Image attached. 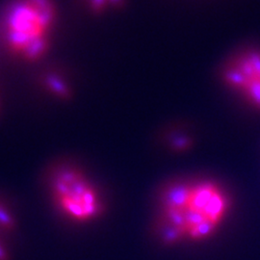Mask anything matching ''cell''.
Returning a JSON list of instances; mask_svg holds the SVG:
<instances>
[{
	"mask_svg": "<svg viewBox=\"0 0 260 260\" xmlns=\"http://www.w3.org/2000/svg\"><path fill=\"white\" fill-rule=\"evenodd\" d=\"M59 23L55 0H7L0 12V44L23 64H37L53 46Z\"/></svg>",
	"mask_w": 260,
	"mask_h": 260,
	"instance_id": "1",
	"label": "cell"
},
{
	"mask_svg": "<svg viewBox=\"0 0 260 260\" xmlns=\"http://www.w3.org/2000/svg\"><path fill=\"white\" fill-rule=\"evenodd\" d=\"M46 186L53 207L66 220L88 223L104 211L103 198L83 172L71 163H58L50 168Z\"/></svg>",
	"mask_w": 260,
	"mask_h": 260,
	"instance_id": "2",
	"label": "cell"
},
{
	"mask_svg": "<svg viewBox=\"0 0 260 260\" xmlns=\"http://www.w3.org/2000/svg\"><path fill=\"white\" fill-rule=\"evenodd\" d=\"M230 200L223 188L211 179L191 181L185 220L186 239L205 241L211 238L230 210Z\"/></svg>",
	"mask_w": 260,
	"mask_h": 260,
	"instance_id": "3",
	"label": "cell"
},
{
	"mask_svg": "<svg viewBox=\"0 0 260 260\" xmlns=\"http://www.w3.org/2000/svg\"><path fill=\"white\" fill-rule=\"evenodd\" d=\"M219 78L244 103L260 111V48H244L229 56L220 67Z\"/></svg>",
	"mask_w": 260,
	"mask_h": 260,
	"instance_id": "4",
	"label": "cell"
},
{
	"mask_svg": "<svg viewBox=\"0 0 260 260\" xmlns=\"http://www.w3.org/2000/svg\"><path fill=\"white\" fill-rule=\"evenodd\" d=\"M18 230L19 220L15 209L0 197V260H12Z\"/></svg>",
	"mask_w": 260,
	"mask_h": 260,
	"instance_id": "5",
	"label": "cell"
},
{
	"mask_svg": "<svg viewBox=\"0 0 260 260\" xmlns=\"http://www.w3.org/2000/svg\"><path fill=\"white\" fill-rule=\"evenodd\" d=\"M39 87L50 98L59 102H70L73 100L74 86L66 73L58 69H47L38 77Z\"/></svg>",
	"mask_w": 260,
	"mask_h": 260,
	"instance_id": "6",
	"label": "cell"
},
{
	"mask_svg": "<svg viewBox=\"0 0 260 260\" xmlns=\"http://www.w3.org/2000/svg\"><path fill=\"white\" fill-rule=\"evenodd\" d=\"M84 9L93 16H103L122 10L127 0H78Z\"/></svg>",
	"mask_w": 260,
	"mask_h": 260,
	"instance_id": "7",
	"label": "cell"
},
{
	"mask_svg": "<svg viewBox=\"0 0 260 260\" xmlns=\"http://www.w3.org/2000/svg\"><path fill=\"white\" fill-rule=\"evenodd\" d=\"M169 145L170 148L178 152L185 151L192 148L193 139L184 132H175V134H172L169 138Z\"/></svg>",
	"mask_w": 260,
	"mask_h": 260,
	"instance_id": "8",
	"label": "cell"
},
{
	"mask_svg": "<svg viewBox=\"0 0 260 260\" xmlns=\"http://www.w3.org/2000/svg\"><path fill=\"white\" fill-rule=\"evenodd\" d=\"M2 110H3V100H2V95H1V93H0V116H1Z\"/></svg>",
	"mask_w": 260,
	"mask_h": 260,
	"instance_id": "9",
	"label": "cell"
}]
</instances>
